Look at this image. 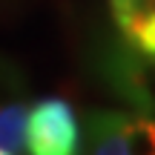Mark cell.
<instances>
[{"instance_id":"obj_5","label":"cell","mask_w":155,"mask_h":155,"mask_svg":"<svg viewBox=\"0 0 155 155\" xmlns=\"http://www.w3.org/2000/svg\"><path fill=\"white\" fill-rule=\"evenodd\" d=\"M127 147L129 155H155V127L147 118L127 124Z\"/></svg>"},{"instance_id":"obj_3","label":"cell","mask_w":155,"mask_h":155,"mask_svg":"<svg viewBox=\"0 0 155 155\" xmlns=\"http://www.w3.org/2000/svg\"><path fill=\"white\" fill-rule=\"evenodd\" d=\"M26 129H29V112L23 104H6L0 109V150L17 152L26 147Z\"/></svg>"},{"instance_id":"obj_6","label":"cell","mask_w":155,"mask_h":155,"mask_svg":"<svg viewBox=\"0 0 155 155\" xmlns=\"http://www.w3.org/2000/svg\"><path fill=\"white\" fill-rule=\"evenodd\" d=\"M138 6V0H112V9H115V17L121 20L124 15H129V12Z\"/></svg>"},{"instance_id":"obj_1","label":"cell","mask_w":155,"mask_h":155,"mask_svg":"<svg viewBox=\"0 0 155 155\" xmlns=\"http://www.w3.org/2000/svg\"><path fill=\"white\" fill-rule=\"evenodd\" d=\"M81 129L69 101L43 98L29 112L26 150L29 155H78Z\"/></svg>"},{"instance_id":"obj_4","label":"cell","mask_w":155,"mask_h":155,"mask_svg":"<svg viewBox=\"0 0 155 155\" xmlns=\"http://www.w3.org/2000/svg\"><path fill=\"white\" fill-rule=\"evenodd\" d=\"M118 23H121L124 35H127L147 58H155V9H150V12L132 9Z\"/></svg>"},{"instance_id":"obj_2","label":"cell","mask_w":155,"mask_h":155,"mask_svg":"<svg viewBox=\"0 0 155 155\" xmlns=\"http://www.w3.org/2000/svg\"><path fill=\"white\" fill-rule=\"evenodd\" d=\"M127 118L124 115H101L92 124L86 155H129L127 147Z\"/></svg>"},{"instance_id":"obj_7","label":"cell","mask_w":155,"mask_h":155,"mask_svg":"<svg viewBox=\"0 0 155 155\" xmlns=\"http://www.w3.org/2000/svg\"><path fill=\"white\" fill-rule=\"evenodd\" d=\"M0 155H12V152H9V150H0Z\"/></svg>"}]
</instances>
